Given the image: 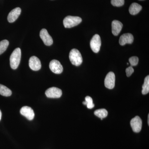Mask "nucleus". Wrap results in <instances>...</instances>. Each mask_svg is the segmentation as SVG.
<instances>
[{
    "mask_svg": "<svg viewBox=\"0 0 149 149\" xmlns=\"http://www.w3.org/2000/svg\"><path fill=\"white\" fill-rule=\"evenodd\" d=\"M29 65L30 68L35 71L40 70L42 67L40 60L35 56H32L29 59Z\"/></svg>",
    "mask_w": 149,
    "mask_h": 149,
    "instance_id": "9b49d317",
    "label": "nucleus"
},
{
    "mask_svg": "<svg viewBox=\"0 0 149 149\" xmlns=\"http://www.w3.org/2000/svg\"><path fill=\"white\" fill-rule=\"evenodd\" d=\"M129 61L131 66H136L139 63V58L137 56L131 57L129 58Z\"/></svg>",
    "mask_w": 149,
    "mask_h": 149,
    "instance_id": "4be33fe9",
    "label": "nucleus"
},
{
    "mask_svg": "<svg viewBox=\"0 0 149 149\" xmlns=\"http://www.w3.org/2000/svg\"><path fill=\"white\" fill-rule=\"evenodd\" d=\"M115 82V75L112 72H110L107 74L104 80L105 86L109 89L114 88Z\"/></svg>",
    "mask_w": 149,
    "mask_h": 149,
    "instance_id": "423d86ee",
    "label": "nucleus"
},
{
    "mask_svg": "<svg viewBox=\"0 0 149 149\" xmlns=\"http://www.w3.org/2000/svg\"><path fill=\"white\" fill-rule=\"evenodd\" d=\"M140 1H143V0H140Z\"/></svg>",
    "mask_w": 149,
    "mask_h": 149,
    "instance_id": "a878e982",
    "label": "nucleus"
},
{
    "mask_svg": "<svg viewBox=\"0 0 149 149\" xmlns=\"http://www.w3.org/2000/svg\"><path fill=\"white\" fill-rule=\"evenodd\" d=\"M21 12V8L18 7L13 9L11 11L8 16V20L9 22L12 23L15 21L18 18Z\"/></svg>",
    "mask_w": 149,
    "mask_h": 149,
    "instance_id": "ddd939ff",
    "label": "nucleus"
},
{
    "mask_svg": "<svg viewBox=\"0 0 149 149\" xmlns=\"http://www.w3.org/2000/svg\"><path fill=\"white\" fill-rule=\"evenodd\" d=\"M134 69L132 66H130L126 68L125 72H126V75L127 77H130L133 72H134Z\"/></svg>",
    "mask_w": 149,
    "mask_h": 149,
    "instance_id": "5701e85b",
    "label": "nucleus"
},
{
    "mask_svg": "<svg viewBox=\"0 0 149 149\" xmlns=\"http://www.w3.org/2000/svg\"><path fill=\"white\" fill-rule=\"evenodd\" d=\"M20 113L28 120H31L35 117V113L33 110L30 107L24 106L22 107L20 111Z\"/></svg>",
    "mask_w": 149,
    "mask_h": 149,
    "instance_id": "9d476101",
    "label": "nucleus"
},
{
    "mask_svg": "<svg viewBox=\"0 0 149 149\" xmlns=\"http://www.w3.org/2000/svg\"><path fill=\"white\" fill-rule=\"evenodd\" d=\"M130 125L135 133H139L142 129V121L141 118L139 116L134 117L130 122Z\"/></svg>",
    "mask_w": 149,
    "mask_h": 149,
    "instance_id": "0eeeda50",
    "label": "nucleus"
},
{
    "mask_svg": "<svg viewBox=\"0 0 149 149\" xmlns=\"http://www.w3.org/2000/svg\"><path fill=\"white\" fill-rule=\"evenodd\" d=\"M83 104L87 105V107L89 109H92L95 107V104L93 103V99L90 96H87L85 97V101L83 102Z\"/></svg>",
    "mask_w": 149,
    "mask_h": 149,
    "instance_id": "aec40b11",
    "label": "nucleus"
},
{
    "mask_svg": "<svg viewBox=\"0 0 149 149\" xmlns=\"http://www.w3.org/2000/svg\"><path fill=\"white\" fill-rule=\"evenodd\" d=\"M50 69L56 74H61L63 71V67L60 62L56 60H53L49 63Z\"/></svg>",
    "mask_w": 149,
    "mask_h": 149,
    "instance_id": "6e6552de",
    "label": "nucleus"
},
{
    "mask_svg": "<svg viewBox=\"0 0 149 149\" xmlns=\"http://www.w3.org/2000/svg\"><path fill=\"white\" fill-rule=\"evenodd\" d=\"M69 59L72 64L75 66H79L83 62L82 55L77 49L71 50L70 52Z\"/></svg>",
    "mask_w": 149,
    "mask_h": 149,
    "instance_id": "f03ea898",
    "label": "nucleus"
},
{
    "mask_svg": "<svg viewBox=\"0 0 149 149\" xmlns=\"http://www.w3.org/2000/svg\"><path fill=\"white\" fill-rule=\"evenodd\" d=\"M2 116V113L1 111V110H0V120H1V118Z\"/></svg>",
    "mask_w": 149,
    "mask_h": 149,
    "instance_id": "b1692460",
    "label": "nucleus"
},
{
    "mask_svg": "<svg viewBox=\"0 0 149 149\" xmlns=\"http://www.w3.org/2000/svg\"><path fill=\"white\" fill-rule=\"evenodd\" d=\"M142 6L136 3H133L130 6L129 9V13L132 15H136L142 10Z\"/></svg>",
    "mask_w": 149,
    "mask_h": 149,
    "instance_id": "2eb2a0df",
    "label": "nucleus"
},
{
    "mask_svg": "<svg viewBox=\"0 0 149 149\" xmlns=\"http://www.w3.org/2000/svg\"><path fill=\"white\" fill-rule=\"evenodd\" d=\"M142 93L143 95H146L149 92V76L148 75L145 78L143 85L142 86Z\"/></svg>",
    "mask_w": 149,
    "mask_h": 149,
    "instance_id": "a211bd4d",
    "label": "nucleus"
},
{
    "mask_svg": "<svg viewBox=\"0 0 149 149\" xmlns=\"http://www.w3.org/2000/svg\"><path fill=\"white\" fill-rule=\"evenodd\" d=\"M111 26L113 34L114 36H117L120 33L123 25L120 22L114 20L112 22Z\"/></svg>",
    "mask_w": 149,
    "mask_h": 149,
    "instance_id": "4468645a",
    "label": "nucleus"
},
{
    "mask_svg": "<svg viewBox=\"0 0 149 149\" xmlns=\"http://www.w3.org/2000/svg\"><path fill=\"white\" fill-rule=\"evenodd\" d=\"M45 95L47 97L50 98H58L62 95V92L58 88L52 87L46 91Z\"/></svg>",
    "mask_w": 149,
    "mask_h": 149,
    "instance_id": "39448f33",
    "label": "nucleus"
},
{
    "mask_svg": "<svg viewBox=\"0 0 149 149\" xmlns=\"http://www.w3.org/2000/svg\"><path fill=\"white\" fill-rule=\"evenodd\" d=\"M124 0H111V4L114 6H121L124 5Z\"/></svg>",
    "mask_w": 149,
    "mask_h": 149,
    "instance_id": "412c9836",
    "label": "nucleus"
},
{
    "mask_svg": "<svg viewBox=\"0 0 149 149\" xmlns=\"http://www.w3.org/2000/svg\"><path fill=\"white\" fill-rule=\"evenodd\" d=\"M9 42L7 40H3L0 42V55L4 52L7 49Z\"/></svg>",
    "mask_w": 149,
    "mask_h": 149,
    "instance_id": "6ab92c4d",
    "label": "nucleus"
},
{
    "mask_svg": "<svg viewBox=\"0 0 149 149\" xmlns=\"http://www.w3.org/2000/svg\"><path fill=\"white\" fill-rule=\"evenodd\" d=\"M82 18L79 17L68 16L63 19V25L65 28H70L77 26L81 23Z\"/></svg>",
    "mask_w": 149,
    "mask_h": 149,
    "instance_id": "7ed1b4c3",
    "label": "nucleus"
},
{
    "mask_svg": "<svg viewBox=\"0 0 149 149\" xmlns=\"http://www.w3.org/2000/svg\"><path fill=\"white\" fill-rule=\"evenodd\" d=\"M12 91L5 85L0 84V95L5 97H9L11 95Z\"/></svg>",
    "mask_w": 149,
    "mask_h": 149,
    "instance_id": "dca6fc26",
    "label": "nucleus"
},
{
    "mask_svg": "<svg viewBox=\"0 0 149 149\" xmlns=\"http://www.w3.org/2000/svg\"><path fill=\"white\" fill-rule=\"evenodd\" d=\"M94 114L102 120L103 118L106 117L108 115V111L106 109H102L97 110L94 112Z\"/></svg>",
    "mask_w": 149,
    "mask_h": 149,
    "instance_id": "f3484780",
    "label": "nucleus"
},
{
    "mask_svg": "<svg viewBox=\"0 0 149 149\" xmlns=\"http://www.w3.org/2000/svg\"><path fill=\"white\" fill-rule=\"evenodd\" d=\"M134 37L130 33H125L121 35L119 39V44L123 46L125 44H131L133 42Z\"/></svg>",
    "mask_w": 149,
    "mask_h": 149,
    "instance_id": "f8f14e48",
    "label": "nucleus"
},
{
    "mask_svg": "<svg viewBox=\"0 0 149 149\" xmlns=\"http://www.w3.org/2000/svg\"><path fill=\"white\" fill-rule=\"evenodd\" d=\"M148 124L149 125V115L148 116Z\"/></svg>",
    "mask_w": 149,
    "mask_h": 149,
    "instance_id": "393cba45",
    "label": "nucleus"
},
{
    "mask_svg": "<svg viewBox=\"0 0 149 149\" xmlns=\"http://www.w3.org/2000/svg\"><path fill=\"white\" fill-rule=\"evenodd\" d=\"M21 57V51L20 48L15 49L10 55V61L11 68L16 69L18 68Z\"/></svg>",
    "mask_w": 149,
    "mask_h": 149,
    "instance_id": "f257e3e1",
    "label": "nucleus"
},
{
    "mask_svg": "<svg viewBox=\"0 0 149 149\" xmlns=\"http://www.w3.org/2000/svg\"><path fill=\"white\" fill-rule=\"evenodd\" d=\"M101 46V40L100 35L96 34L93 36L91 41V47L94 52H99Z\"/></svg>",
    "mask_w": 149,
    "mask_h": 149,
    "instance_id": "20e7f679",
    "label": "nucleus"
},
{
    "mask_svg": "<svg viewBox=\"0 0 149 149\" xmlns=\"http://www.w3.org/2000/svg\"><path fill=\"white\" fill-rule=\"evenodd\" d=\"M40 37L46 45L51 46L52 45L53 43L52 38L49 35L47 29H42L41 30L40 32Z\"/></svg>",
    "mask_w": 149,
    "mask_h": 149,
    "instance_id": "1a4fd4ad",
    "label": "nucleus"
}]
</instances>
